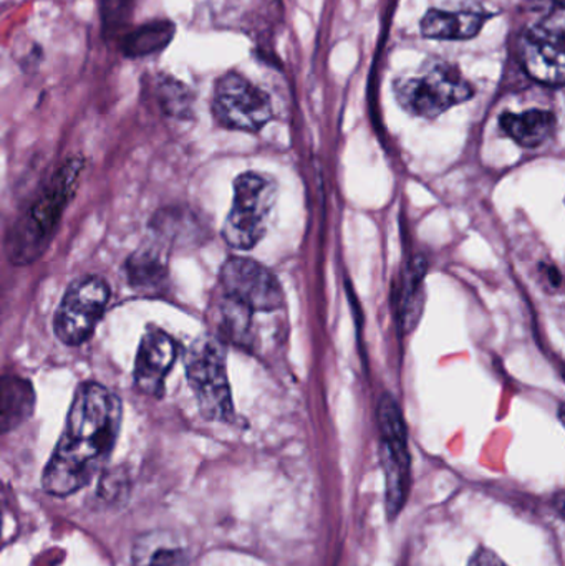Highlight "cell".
<instances>
[{
	"label": "cell",
	"mask_w": 565,
	"mask_h": 566,
	"mask_svg": "<svg viewBox=\"0 0 565 566\" xmlns=\"http://www.w3.org/2000/svg\"><path fill=\"white\" fill-rule=\"evenodd\" d=\"M122 419V399L112 389L96 381L79 385L59 444L43 471V491L66 497L92 482L115 449Z\"/></svg>",
	"instance_id": "6da1fadb"
},
{
	"label": "cell",
	"mask_w": 565,
	"mask_h": 566,
	"mask_svg": "<svg viewBox=\"0 0 565 566\" xmlns=\"http://www.w3.org/2000/svg\"><path fill=\"white\" fill-rule=\"evenodd\" d=\"M83 168L85 161L82 156L66 159L30 202L25 214L15 222L7 239V252L12 264H33L46 251L63 212L75 195Z\"/></svg>",
	"instance_id": "7a4b0ae2"
},
{
	"label": "cell",
	"mask_w": 565,
	"mask_h": 566,
	"mask_svg": "<svg viewBox=\"0 0 565 566\" xmlns=\"http://www.w3.org/2000/svg\"><path fill=\"white\" fill-rule=\"evenodd\" d=\"M394 90L405 112L428 119L438 118L474 95L473 86L457 66L437 59L425 63L417 75L398 78Z\"/></svg>",
	"instance_id": "3957f363"
},
{
	"label": "cell",
	"mask_w": 565,
	"mask_h": 566,
	"mask_svg": "<svg viewBox=\"0 0 565 566\" xmlns=\"http://www.w3.org/2000/svg\"><path fill=\"white\" fill-rule=\"evenodd\" d=\"M186 376L199 411L211 421L234 418L231 386L226 366V349L216 336H201L189 346L186 355Z\"/></svg>",
	"instance_id": "277c9868"
},
{
	"label": "cell",
	"mask_w": 565,
	"mask_h": 566,
	"mask_svg": "<svg viewBox=\"0 0 565 566\" xmlns=\"http://www.w3.org/2000/svg\"><path fill=\"white\" fill-rule=\"evenodd\" d=\"M278 199V182L262 172H242L234 181V201L222 228V238L238 251L255 248L268 229Z\"/></svg>",
	"instance_id": "5b68a950"
},
{
	"label": "cell",
	"mask_w": 565,
	"mask_h": 566,
	"mask_svg": "<svg viewBox=\"0 0 565 566\" xmlns=\"http://www.w3.org/2000/svg\"><path fill=\"white\" fill-rule=\"evenodd\" d=\"M112 290L98 275H86L66 289L59 310L53 316V332L66 346L88 342L105 315Z\"/></svg>",
	"instance_id": "8992f818"
},
{
	"label": "cell",
	"mask_w": 565,
	"mask_h": 566,
	"mask_svg": "<svg viewBox=\"0 0 565 566\" xmlns=\"http://www.w3.org/2000/svg\"><path fill=\"white\" fill-rule=\"evenodd\" d=\"M212 115L222 128L255 133L271 122L274 109L268 93L239 73H226L216 83Z\"/></svg>",
	"instance_id": "52a82bcc"
},
{
	"label": "cell",
	"mask_w": 565,
	"mask_h": 566,
	"mask_svg": "<svg viewBox=\"0 0 565 566\" xmlns=\"http://www.w3.org/2000/svg\"><path fill=\"white\" fill-rule=\"evenodd\" d=\"M565 9L547 13L521 36L520 55L527 75L547 86L565 80Z\"/></svg>",
	"instance_id": "ba28073f"
},
{
	"label": "cell",
	"mask_w": 565,
	"mask_h": 566,
	"mask_svg": "<svg viewBox=\"0 0 565 566\" xmlns=\"http://www.w3.org/2000/svg\"><path fill=\"white\" fill-rule=\"evenodd\" d=\"M221 295L241 303L251 312H274L284 306L281 283L269 269L244 258H231L222 265Z\"/></svg>",
	"instance_id": "9c48e42d"
},
{
	"label": "cell",
	"mask_w": 565,
	"mask_h": 566,
	"mask_svg": "<svg viewBox=\"0 0 565 566\" xmlns=\"http://www.w3.org/2000/svg\"><path fill=\"white\" fill-rule=\"evenodd\" d=\"M179 346L172 336L155 325L146 326L135 361V385L151 398L165 396V382L178 358Z\"/></svg>",
	"instance_id": "30bf717a"
},
{
	"label": "cell",
	"mask_w": 565,
	"mask_h": 566,
	"mask_svg": "<svg viewBox=\"0 0 565 566\" xmlns=\"http://www.w3.org/2000/svg\"><path fill=\"white\" fill-rule=\"evenodd\" d=\"M378 424H380L381 439H384V461L390 482V505L394 512L401 504L404 497L405 474H408V444L407 429L400 408L391 396L385 395L378 405Z\"/></svg>",
	"instance_id": "8fae6325"
},
{
	"label": "cell",
	"mask_w": 565,
	"mask_h": 566,
	"mask_svg": "<svg viewBox=\"0 0 565 566\" xmlns=\"http://www.w3.org/2000/svg\"><path fill=\"white\" fill-rule=\"evenodd\" d=\"M490 13L483 10H428L421 33L435 40H470L483 29Z\"/></svg>",
	"instance_id": "7c38bea8"
},
{
	"label": "cell",
	"mask_w": 565,
	"mask_h": 566,
	"mask_svg": "<svg viewBox=\"0 0 565 566\" xmlns=\"http://www.w3.org/2000/svg\"><path fill=\"white\" fill-rule=\"evenodd\" d=\"M36 395L32 382L22 376L0 378V434L13 431L32 418Z\"/></svg>",
	"instance_id": "4fadbf2b"
},
{
	"label": "cell",
	"mask_w": 565,
	"mask_h": 566,
	"mask_svg": "<svg viewBox=\"0 0 565 566\" xmlns=\"http://www.w3.org/2000/svg\"><path fill=\"white\" fill-rule=\"evenodd\" d=\"M501 128L510 138L524 148H540L556 132V116L546 109L504 113L500 119Z\"/></svg>",
	"instance_id": "5bb4252c"
},
{
	"label": "cell",
	"mask_w": 565,
	"mask_h": 566,
	"mask_svg": "<svg viewBox=\"0 0 565 566\" xmlns=\"http://www.w3.org/2000/svg\"><path fill=\"white\" fill-rule=\"evenodd\" d=\"M128 281L139 292L158 295L168 282L165 259L153 248H143L126 262Z\"/></svg>",
	"instance_id": "9a60e30c"
},
{
	"label": "cell",
	"mask_w": 565,
	"mask_h": 566,
	"mask_svg": "<svg viewBox=\"0 0 565 566\" xmlns=\"http://www.w3.org/2000/svg\"><path fill=\"white\" fill-rule=\"evenodd\" d=\"M188 552L161 541V535H143L133 548L135 566H188Z\"/></svg>",
	"instance_id": "2e32d148"
},
{
	"label": "cell",
	"mask_w": 565,
	"mask_h": 566,
	"mask_svg": "<svg viewBox=\"0 0 565 566\" xmlns=\"http://www.w3.org/2000/svg\"><path fill=\"white\" fill-rule=\"evenodd\" d=\"M175 27L169 22L149 23L126 36L125 53L129 56H143L165 49L171 40Z\"/></svg>",
	"instance_id": "e0dca14e"
},
{
	"label": "cell",
	"mask_w": 565,
	"mask_h": 566,
	"mask_svg": "<svg viewBox=\"0 0 565 566\" xmlns=\"http://www.w3.org/2000/svg\"><path fill=\"white\" fill-rule=\"evenodd\" d=\"M159 99L168 115L178 116V118H186L189 115L191 109L189 90L176 80H163L159 85Z\"/></svg>",
	"instance_id": "ac0fdd59"
},
{
	"label": "cell",
	"mask_w": 565,
	"mask_h": 566,
	"mask_svg": "<svg viewBox=\"0 0 565 566\" xmlns=\"http://www.w3.org/2000/svg\"><path fill=\"white\" fill-rule=\"evenodd\" d=\"M132 0H103V19H105V25L109 29H115L118 23L122 22L123 17L126 15V10Z\"/></svg>",
	"instance_id": "d6986e66"
},
{
	"label": "cell",
	"mask_w": 565,
	"mask_h": 566,
	"mask_svg": "<svg viewBox=\"0 0 565 566\" xmlns=\"http://www.w3.org/2000/svg\"><path fill=\"white\" fill-rule=\"evenodd\" d=\"M468 566H508L498 557L494 552L491 551H480L473 558H471L470 565Z\"/></svg>",
	"instance_id": "ffe728a7"
},
{
	"label": "cell",
	"mask_w": 565,
	"mask_h": 566,
	"mask_svg": "<svg viewBox=\"0 0 565 566\" xmlns=\"http://www.w3.org/2000/svg\"><path fill=\"white\" fill-rule=\"evenodd\" d=\"M533 3L537 12L546 13V15L556 12V10L565 9L564 0H533Z\"/></svg>",
	"instance_id": "44dd1931"
},
{
	"label": "cell",
	"mask_w": 565,
	"mask_h": 566,
	"mask_svg": "<svg viewBox=\"0 0 565 566\" xmlns=\"http://www.w3.org/2000/svg\"><path fill=\"white\" fill-rule=\"evenodd\" d=\"M0 531H2V521H0Z\"/></svg>",
	"instance_id": "7402d4cb"
}]
</instances>
